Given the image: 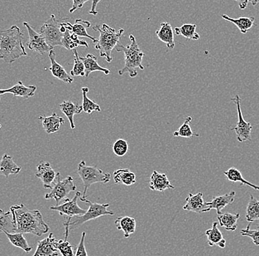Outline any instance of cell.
<instances>
[{"label":"cell","instance_id":"cell-31","mask_svg":"<svg viewBox=\"0 0 259 256\" xmlns=\"http://www.w3.org/2000/svg\"><path fill=\"white\" fill-rule=\"evenodd\" d=\"M7 236L10 242L16 247L23 249L26 252H30L32 247L29 245L27 240L24 238L23 233H4Z\"/></svg>","mask_w":259,"mask_h":256},{"label":"cell","instance_id":"cell-45","mask_svg":"<svg viewBox=\"0 0 259 256\" xmlns=\"http://www.w3.org/2000/svg\"><path fill=\"white\" fill-rule=\"evenodd\" d=\"M239 5V9L244 10L248 6L249 0H235Z\"/></svg>","mask_w":259,"mask_h":256},{"label":"cell","instance_id":"cell-39","mask_svg":"<svg viewBox=\"0 0 259 256\" xmlns=\"http://www.w3.org/2000/svg\"><path fill=\"white\" fill-rule=\"evenodd\" d=\"M113 152L116 156H124L128 152V142L124 139H118L113 143Z\"/></svg>","mask_w":259,"mask_h":256},{"label":"cell","instance_id":"cell-6","mask_svg":"<svg viewBox=\"0 0 259 256\" xmlns=\"http://www.w3.org/2000/svg\"><path fill=\"white\" fill-rule=\"evenodd\" d=\"M77 174L83 183V191L81 199L87 197V191L90 186L97 183L106 184L111 181V175L108 172H104L102 169L95 166L87 165L85 161L82 160L77 167Z\"/></svg>","mask_w":259,"mask_h":256},{"label":"cell","instance_id":"cell-10","mask_svg":"<svg viewBox=\"0 0 259 256\" xmlns=\"http://www.w3.org/2000/svg\"><path fill=\"white\" fill-rule=\"evenodd\" d=\"M82 195L80 191H77L74 198L72 199H65L64 202L62 204L57 205L56 206L50 207V209L51 210L59 212V214L62 216L70 217V218L74 215L84 214L87 210L85 209L81 208L77 204V200Z\"/></svg>","mask_w":259,"mask_h":256},{"label":"cell","instance_id":"cell-5","mask_svg":"<svg viewBox=\"0 0 259 256\" xmlns=\"http://www.w3.org/2000/svg\"><path fill=\"white\" fill-rule=\"evenodd\" d=\"M82 202H85L88 204L89 207L88 210H87L84 214L81 215H74L72 217H64V223H67L69 225V228L70 231L78 228L81 225L83 224L87 223V222L91 221V220H97L100 217L103 216V215H113L114 212L108 210L109 207V204H99L96 202H92L88 200L87 198L81 199Z\"/></svg>","mask_w":259,"mask_h":256},{"label":"cell","instance_id":"cell-29","mask_svg":"<svg viewBox=\"0 0 259 256\" xmlns=\"http://www.w3.org/2000/svg\"><path fill=\"white\" fill-rule=\"evenodd\" d=\"M71 30H66L62 39V47L68 50L75 49L77 47L84 46L89 48L88 43L84 40H80L78 35L70 33Z\"/></svg>","mask_w":259,"mask_h":256},{"label":"cell","instance_id":"cell-34","mask_svg":"<svg viewBox=\"0 0 259 256\" xmlns=\"http://www.w3.org/2000/svg\"><path fill=\"white\" fill-rule=\"evenodd\" d=\"M197 25L195 24H184L180 27H176L175 32L176 35H183L188 40H198L200 35L196 32Z\"/></svg>","mask_w":259,"mask_h":256},{"label":"cell","instance_id":"cell-13","mask_svg":"<svg viewBox=\"0 0 259 256\" xmlns=\"http://www.w3.org/2000/svg\"><path fill=\"white\" fill-rule=\"evenodd\" d=\"M56 239L53 233H50L48 237L38 241L37 244L36 250L34 256H58L59 255L58 249L56 248Z\"/></svg>","mask_w":259,"mask_h":256},{"label":"cell","instance_id":"cell-19","mask_svg":"<svg viewBox=\"0 0 259 256\" xmlns=\"http://www.w3.org/2000/svg\"><path fill=\"white\" fill-rule=\"evenodd\" d=\"M64 25L68 30H71L73 33L76 34L79 37H85L92 40L94 43H97L98 40L94 38L92 35H89L87 31V27H90L91 23L88 21L82 20V19H77L74 25H72L70 22L67 21H64Z\"/></svg>","mask_w":259,"mask_h":256},{"label":"cell","instance_id":"cell-4","mask_svg":"<svg viewBox=\"0 0 259 256\" xmlns=\"http://www.w3.org/2000/svg\"><path fill=\"white\" fill-rule=\"evenodd\" d=\"M93 29L100 33L95 49L99 50L101 57L105 58L108 63L112 61V51L119 43L121 35L124 33V29H116L110 27L107 24H103L101 26H94Z\"/></svg>","mask_w":259,"mask_h":256},{"label":"cell","instance_id":"cell-41","mask_svg":"<svg viewBox=\"0 0 259 256\" xmlns=\"http://www.w3.org/2000/svg\"><path fill=\"white\" fill-rule=\"evenodd\" d=\"M241 235L245 237L250 238L255 246H259V225H257L256 229L250 230V224H249L246 229H242L241 231Z\"/></svg>","mask_w":259,"mask_h":256},{"label":"cell","instance_id":"cell-42","mask_svg":"<svg viewBox=\"0 0 259 256\" xmlns=\"http://www.w3.org/2000/svg\"><path fill=\"white\" fill-rule=\"evenodd\" d=\"M85 236H87V233H85V232H82L80 243H79L78 246H77V251H76L75 252V255H89L88 252H87V248H85Z\"/></svg>","mask_w":259,"mask_h":256},{"label":"cell","instance_id":"cell-1","mask_svg":"<svg viewBox=\"0 0 259 256\" xmlns=\"http://www.w3.org/2000/svg\"><path fill=\"white\" fill-rule=\"evenodd\" d=\"M11 212L16 226V233H31L41 236L50 231L39 210H30L23 204L11 207Z\"/></svg>","mask_w":259,"mask_h":256},{"label":"cell","instance_id":"cell-15","mask_svg":"<svg viewBox=\"0 0 259 256\" xmlns=\"http://www.w3.org/2000/svg\"><path fill=\"white\" fill-rule=\"evenodd\" d=\"M149 187L152 191L159 192H163L167 189H175V186L170 182L167 175L157 171H154L150 176Z\"/></svg>","mask_w":259,"mask_h":256},{"label":"cell","instance_id":"cell-35","mask_svg":"<svg viewBox=\"0 0 259 256\" xmlns=\"http://www.w3.org/2000/svg\"><path fill=\"white\" fill-rule=\"evenodd\" d=\"M82 95V108H83V112L87 114H92L93 112H101V108H100V105L97 104L96 102L94 100L89 99L88 95V92L89 89L88 87H82L81 89Z\"/></svg>","mask_w":259,"mask_h":256},{"label":"cell","instance_id":"cell-20","mask_svg":"<svg viewBox=\"0 0 259 256\" xmlns=\"http://www.w3.org/2000/svg\"><path fill=\"white\" fill-rule=\"evenodd\" d=\"M38 119L41 121L44 129L48 134H53L59 131L60 128L65 124V120L56 113L49 117L40 116Z\"/></svg>","mask_w":259,"mask_h":256},{"label":"cell","instance_id":"cell-43","mask_svg":"<svg viewBox=\"0 0 259 256\" xmlns=\"http://www.w3.org/2000/svg\"><path fill=\"white\" fill-rule=\"evenodd\" d=\"M89 1H90V0H72V7L69 10V13L72 14L77 10L82 9L85 3H88Z\"/></svg>","mask_w":259,"mask_h":256},{"label":"cell","instance_id":"cell-44","mask_svg":"<svg viewBox=\"0 0 259 256\" xmlns=\"http://www.w3.org/2000/svg\"><path fill=\"white\" fill-rule=\"evenodd\" d=\"M101 0H92V9L89 11V14H92L94 16H97L98 14V11H97V7L99 3Z\"/></svg>","mask_w":259,"mask_h":256},{"label":"cell","instance_id":"cell-26","mask_svg":"<svg viewBox=\"0 0 259 256\" xmlns=\"http://www.w3.org/2000/svg\"><path fill=\"white\" fill-rule=\"evenodd\" d=\"M113 179L116 184L122 183L126 186H131L137 182V176L129 168H119L113 173Z\"/></svg>","mask_w":259,"mask_h":256},{"label":"cell","instance_id":"cell-2","mask_svg":"<svg viewBox=\"0 0 259 256\" xmlns=\"http://www.w3.org/2000/svg\"><path fill=\"white\" fill-rule=\"evenodd\" d=\"M24 34L18 26L0 32V59L12 64L22 56H27L23 45Z\"/></svg>","mask_w":259,"mask_h":256},{"label":"cell","instance_id":"cell-18","mask_svg":"<svg viewBox=\"0 0 259 256\" xmlns=\"http://www.w3.org/2000/svg\"><path fill=\"white\" fill-rule=\"evenodd\" d=\"M37 87L35 86L31 85L27 87V86L24 85L22 82H19L11 88L0 90V95L11 93L13 94L14 96L22 97V98L27 99V98L34 96Z\"/></svg>","mask_w":259,"mask_h":256},{"label":"cell","instance_id":"cell-14","mask_svg":"<svg viewBox=\"0 0 259 256\" xmlns=\"http://www.w3.org/2000/svg\"><path fill=\"white\" fill-rule=\"evenodd\" d=\"M183 209L197 213L207 212L208 206L204 201L203 194L201 192L197 194H189V196L186 199V205Z\"/></svg>","mask_w":259,"mask_h":256},{"label":"cell","instance_id":"cell-46","mask_svg":"<svg viewBox=\"0 0 259 256\" xmlns=\"http://www.w3.org/2000/svg\"><path fill=\"white\" fill-rule=\"evenodd\" d=\"M249 2H250L251 4L253 6H256V5L259 3V0H249Z\"/></svg>","mask_w":259,"mask_h":256},{"label":"cell","instance_id":"cell-33","mask_svg":"<svg viewBox=\"0 0 259 256\" xmlns=\"http://www.w3.org/2000/svg\"><path fill=\"white\" fill-rule=\"evenodd\" d=\"M246 220L249 223L259 220V201L255 199L252 194L250 195L247 210H246Z\"/></svg>","mask_w":259,"mask_h":256},{"label":"cell","instance_id":"cell-3","mask_svg":"<svg viewBox=\"0 0 259 256\" xmlns=\"http://www.w3.org/2000/svg\"><path fill=\"white\" fill-rule=\"evenodd\" d=\"M130 40L131 42V45L124 46L119 42L115 48L116 51L123 52L124 55V66L122 69H119V76L128 74L130 77L135 78L138 75L137 68L142 70L145 69L142 65V58L145 53L139 48L134 35H130Z\"/></svg>","mask_w":259,"mask_h":256},{"label":"cell","instance_id":"cell-21","mask_svg":"<svg viewBox=\"0 0 259 256\" xmlns=\"http://www.w3.org/2000/svg\"><path fill=\"white\" fill-rule=\"evenodd\" d=\"M60 108L61 112L66 116L67 119L69 120V124H70L71 129H75V124H74V117L75 115H79L83 111L82 106L79 105L77 103L70 101V100H65L60 104Z\"/></svg>","mask_w":259,"mask_h":256},{"label":"cell","instance_id":"cell-47","mask_svg":"<svg viewBox=\"0 0 259 256\" xmlns=\"http://www.w3.org/2000/svg\"><path fill=\"white\" fill-rule=\"evenodd\" d=\"M5 211L3 210V209L0 208V215L3 214V213H4Z\"/></svg>","mask_w":259,"mask_h":256},{"label":"cell","instance_id":"cell-7","mask_svg":"<svg viewBox=\"0 0 259 256\" xmlns=\"http://www.w3.org/2000/svg\"><path fill=\"white\" fill-rule=\"evenodd\" d=\"M77 191V186L72 176H66L62 179L61 173H57L56 178L53 183L51 191L45 195V199H54L57 205H59L61 200L67 198L72 192Z\"/></svg>","mask_w":259,"mask_h":256},{"label":"cell","instance_id":"cell-9","mask_svg":"<svg viewBox=\"0 0 259 256\" xmlns=\"http://www.w3.org/2000/svg\"><path fill=\"white\" fill-rule=\"evenodd\" d=\"M231 101L234 102L237 108L238 122L234 127L231 128V130L235 131L236 134V138L240 142L251 140V132L252 126L249 122L244 120L243 117L242 108H241V98L239 95H235L231 98Z\"/></svg>","mask_w":259,"mask_h":256},{"label":"cell","instance_id":"cell-12","mask_svg":"<svg viewBox=\"0 0 259 256\" xmlns=\"http://www.w3.org/2000/svg\"><path fill=\"white\" fill-rule=\"evenodd\" d=\"M56 175L57 173L48 162H41L37 166L35 177L40 179L45 189H52L56 179Z\"/></svg>","mask_w":259,"mask_h":256},{"label":"cell","instance_id":"cell-16","mask_svg":"<svg viewBox=\"0 0 259 256\" xmlns=\"http://www.w3.org/2000/svg\"><path fill=\"white\" fill-rule=\"evenodd\" d=\"M235 197H236V192L234 191H231L229 194L215 197L210 202H205L207 206H208L207 212L210 211L212 209H215L218 215L221 214V213H222V210L224 209V207H226L227 205L234 203Z\"/></svg>","mask_w":259,"mask_h":256},{"label":"cell","instance_id":"cell-30","mask_svg":"<svg viewBox=\"0 0 259 256\" xmlns=\"http://www.w3.org/2000/svg\"><path fill=\"white\" fill-rule=\"evenodd\" d=\"M240 214L239 213H221L218 215V223L220 226L226 228L227 231H235L237 229L238 220Z\"/></svg>","mask_w":259,"mask_h":256},{"label":"cell","instance_id":"cell-37","mask_svg":"<svg viewBox=\"0 0 259 256\" xmlns=\"http://www.w3.org/2000/svg\"><path fill=\"white\" fill-rule=\"evenodd\" d=\"M16 233V226L11 212H5L0 215V233Z\"/></svg>","mask_w":259,"mask_h":256},{"label":"cell","instance_id":"cell-38","mask_svg":"<svg viewBox=\"0 0 259 256\" xmlns=\"http://www.w3.org/2000/svg\"><path fill=\"white\" fill-rule=\"evenodd\" d=\"M73 55H74V66L70 71V75L72 77H77V76H85V66L83 62L79 57L78 53L77 50L73 49Z\"/></svg>","mask_w":259,"mask_h":256},{"label":"cell","instance_id":"cell-23","mask_svg":"<svg viewBox=\"0 0 259 256\" xmlns=\"http://www.w3.org/2000/svg\"><path fill=\"white\" fill-rule=\"evenodd\" d=\"M114 223L116 228L124 233V236L126 239L129 238L131 235L134 234L137 230V221L133 217H118L115 220Z\"/></svg>","mask_w":259,"mask_h":256},{"label":"cell","instance_id":"cell-8","mask_svg":"<svg viewBox=\"0 0 259 256\" xmlns=\"http://www.w3.org/2000/svg\"><path fill=\"white\" fill-rule=\"evenodd\" d=\"M61 21L62 19L58 20L56 16L53 14L40 28V33L53 48L56 46H62L64 33L61 31Z\"/></svg>","mask_w":259,"mask_h":256},{"label":"cell","instance_id":"cell-24","mask_svg":"<svg viewBox=\"0 0 259 256\" xmlns=\"http://www.w3.org/2000/svg\"><path fill=\"white\" fill-rule=\"evenodd\" d=\"M22 170V167L16 165L13 157L5 154L0 162V174L3 175L6 178L9 177L10 175L18 174Z\"/></svg>","mask_w":259,"mask_h":256},{"label":"cell","instance_id":"cell-40","mask_svg":"<svg viewBox=\"0 0 259 256\" xmlns=\"http://www.w3.org/2000/svg\"><path fill=\"white\" fill-rule=\"evenodd\" d=\"M56 246L61 255L64 256L74 255V252H73L74 246H72L67 240H59V241H57Z\"/></svg>","mask_w":259,"mask_h":256},{"label":"cell","instance_id":"cell-17","mask_svg":"<svg viewBox=\"0 0 259 256\" xmlns=\"http://www.w3.org/2000/svg\"><path fill=\"white\" fill-rule=\"evenodd\" d=\"M49 58H50V61H51V66H50V70L51 71L53 76L58 80L62 81L66 84H72L74 79L70 75L66 72V69L61 64L57 62L56 52L54 50H50V53H49Z\"/></svg>","mask_w":259,"mask_h":256},{"label":"cell","instance_id":"cell-32","mask_svg":"<svg viewBox=\"0 0 259 256\" xmlns=\"http://www.w3.org/2000/svg\"><path fill=\"white\" fill-rule=\"evenodd\" d=\"M224 174L226 175L228 180L231 181V182H241L242 185H245V186H249V187L259 191V186H255V185L252 184V183L246 180V179L243 177L242 173H241L239 170L234 168V167L230 168L228 171H225Z\"/></svg>","mask_w":259,"mask_h":256},{"label":"cell","instance_id":"cell-11","mask_svg":"<svg viewBox=\"0 0 259 256\" xmlns=\"http://www.w3.org/2000/svg\"><path fill=\"white\" fill-rule=\"evenodd\" d=\"M23 25L28 32L29 40L27 42V46L29 49L36 52L41 56L45 53H50V50H53V48L48 45L43 35L40 33H37L27 22H23Z\"/></svg>","mask_w":259,"mask_h":256},{"label":"cell","instance_id":"cell-28","mask_svg":"<svg viewBox=\"0 0 259 256\" xmlns=\"http://www.w3.org/2000/svg\"><path fill=\"white\" fill-rule=\"evenodd\" d=\"M222 17L225 20L232 22L240 30L241 33H246L250 30L254 25H255V17H239L237 19L228 17L226 14L222 15Z\"/></svg>","mask_w":259,"mask_h":256},{"label":"cell","instance_id":"cell-25","mask_svg":"<svg viewBox=\"0 0 259 256\" xmlns=\"http://www.w3.org/2000/svg\"><path fill=\"white\" fill-rule=\"evenodd\" d=\"M155 33L161 42L166 44L168 48L173 49L175 48L176 44H175L174 32L169 22L161 23L159 30H156Z\"/></svg>","mask_w":259,"mask_h":256},{"label":"cell","instance_id":"cell-36","mask_svg":"<svg viewBox=\"0 0 259 256\" xmlns=\"http://www.w3.org/2000/svg\"><path fill=\"white\" fill-rule=\"evenodd\" d=\"M192 117H187L186 118L184 124L180 126L177 131L173 133L174 137H181L184 138H191L192 137H199L200 134L193 132L190 126V123L192 122Z\"/></svg>","mask_w":259,"mask_h":256},{"label":"cell","instance_id":"cell-27","mask_svg":"<svg viewBox=\"0 0 259 256\" xmlns=\"http://www.w3.org/2000/svg\"><path fill=\"white\" fill-rule=\"evenodd\" d=\"M85 66V76L89 77V75L95 71L103 72L105 75L110 74V69L100 66L97 63V58L94 55L89 53L85 57H80Z\"/></svg>","mask_w":259,"mask_h":256},{"label":"cell","instance_id":"cell-22","mask_svg":"<svg viewBox=\"0 0 259 256\" xmlns=\"http://www.w3.org/2000/svg\"><path fill=\"white\" fill-rule=\"evenodd\" d=\"M205 235L208 238V245L210 247L218 246L220 248L226 247V240L218 228V222H214L212 224V228L205 231Z\"/></svg>","mask_w":259,"mask_h":256},{"label":"cell","instance_id":"cell-48","mask_svg":"<svg viewBox=\"0 0 259 256\" xmlns=\"http://www.w3.org/2000/svg\"><path fill=\"white\" fill-rule=\"evenodd\" d=\"M0 100H1V99H0ZM1 128H2V125L0 124V129H1Z\"/></svg>","mask_w":259,"mask_h":256}]
</instances>
